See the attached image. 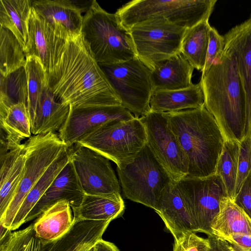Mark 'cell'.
Returning a JSON list of instances; mask_svg holds the SVG:
<instances>
[{"label":"cell","instance_id":"19","mask_svg":"<svg viewBox=\"0 0 251 251\" xmlns=\"http://www.w3.org/2000/svg\"><path fill=\"white\" fill-rule=\"evenodd\" d=\"M157 213L175 241L189 232H198L195 219L188 203L180 192L176 181L163 191L158 201Z\"/></svg>","mask_w":251,"mask_h":251},{"label":"cell","instance_id":"32","mask_svg":"<svg viewBox=\"0 0 251 251\" xmlns=\"http://www.w3.org/2000/svg\"><path fill=\"white\" fill-rule=\"evenodd\" d=\"M26 53L16 37L8 29L0 26V73L6 77L25 66Z\"/></svg>","mask_w":251,"mask_h":251},{"label":"cell","instance_id":"22","mask_svg":"<svg viewBox=\"0 0 251 251\" xmlns=\"http://www.w3.org/2000/svg\"><path fill=\"white\" fill-rule=\"evenodd\" d=\"M151 111L170 113L202 108L204 96L201 82L188 87L173 90L154 91L150 101Z\"/></svg>","mask_w":251,"mask_h":251},{"label":"cell","instance_id":"29","mask_svg":"<svg viewBox=\"0 0 251 251\" xmlns=\"http://www.w3.org/2000/svg\"><path fill=\"white\" fill-rule=\"evenodd\" d=\"M69 160L68 147H67L50 166L27 194L12 222L10 229L15 230L25 223L28 214Z\"/></svg>","mask_w":251,"mask_h":251},{"label":"cell","instance_id":"20","mask_svg":"<svg viewBox=\"0 0 251 251\" xmlns=\"http://www.w3.org/2000/svg\"><path fill=\"white\" fill-rule=\"evenodd\" d=\"M84 195L70 159L28 214L25 223L37 218L60 201H67L74 210L80 206Z\"/></svg>","mask_w":251,"mask_h":251},{"label":"cell","instance_id":"16","mask_svg":"<svg viewBox=\"0 0 251 251\" xmlns=\"http://www.w3.org/2000/svg\"><path fill=\"white\" fill-rule=\"evenodd\" d=\"M224 50L236 62L246 101L245 137L251 136V18L230 30L225 36Z\"/></svg>","mask_w":251,"mask_h":251},{"label":"cell","instance_id":"14","mask_svg":"<svg viewBox=\"0 0 251 251\" xmlns=\"http://www.w3.org/2000/svg\"><path fill=\"white\" fill-rule=\"evenodd\" d=\"M68 151L85 194L122 198L119 181L108 159L76 144L68 148Z\"/></svg>","mask_w":251,"mask_h":251},{"label":"cell","instance_id":"24","mask_svg":"<svg viewBox=\"0 0 251 251\" xmlns=\"http://www.w3.org/2000/svg\"><path fill=\"white\" fill-rule=\"evenodd\" d=\"M71 208L65 200L48 208L33 224L36 235L44 242H49L66 234L75 223Z\"/></svg>","mask_w":251,"mask_h":251},{"label":"cell","instance_id":"43","mask_svg":"<svg viewBox=\"0 0 251 251\" xmlns=\"http://www.w3.org/2000/svg\"><path fill=\"white\" fill-rule=\"evenodd\" d=\"M12 230L0 224V246L6 243L9 240Z\"/></svg>","mask_w":251,"mask_h":251},{"label":"cell","instance_id":"36","mask_svg":"<svg viewBox=\"0 0 251 251\" xmlns=\"http://www.w3.org/2000/svg\"><path fill=\"white\" fill-rule=\"evenodd\" d=\"M251 171V136L245 137L240 142L238 166L235 195L239 192Z\"/></svg>","mask_w":251,"mask_h":251},{"label":"cell","instance_id":"28","mask_svg":"<svg viewBox=\"0 0 251 251\" xmlns=\"http://www.w3.org/2000/svg\"><path fill=\"white\" fill-rule=\"evenodd\" d=\"M122 198L85 194L81 204L73 210L75 221H112L124 212Z\"/></svg>","mask_w":251,"mask_h":251},{"label":"cell","instance_id":"3","mask_svg":"<svg viewBox=\"0 0 251 251\" xmlns=\"http://www.w3.org/2000/svg\"><path fill=\"white\" fill-rule=\"evenodd\" d=\"M167 114L188 158L186 177L203 178L215 174L225 140L213 116L205 106Z\"/></svg>","mask_w":251,"mask_h":251},{"label":"cell","instance_id":"17","mask_svg":"<svg viewBox=\"0 0 251 251\" xmlns=\"http://www.w3.org/2000/svg\"><path fill=\"white\" fill-rule=\"evenodd\" d=\"M29 48L26 55L38 58L47 77L58 63L66 40L59 36L32 7L29 20Z\"/></svg>","mask_w":251,"mask_h":251},{"label":"cell","instance_id":"33","mask_svg":"<svg viewBox=\"0 0 251 251\" xmlns=\"http://www.w3.org/2000/svg\"><path fill=\"white\" fill-rule=\"evenodd\" d=\"M240 142L235 140H225L216 166L215 174L223 180L229 199L235 198Z\"/></svg>","mask_w":251,"mask_h":251},{"label":"cell","instance_id":"6","mask_svg":"<svg viewBox=\"0 0 251 251\" xmlns=\"http://www.w3.org/2000/svg\"><path fill=\"white\" fill-rule=\"evenodd\" d=\"M88 148L122 168L131 163L147 144L139 118L110 122L87 134L76 143Z\"/></svg>","mask_w":251,"mask_h":251},{"label":"cell","instance_id":"30","mask_svg":"<svg viewBox=\"0 0 251 251\" xmlns=\"http://www.w3.org/2000/svg\"><path fill=\"white\" fill-rule=\"evenodd\" d=\"M211 227L213 234L222 238L235 233L251 234V218L227 198L221 202Z\"/></svg>","mask_w":251,"mask_h":251},{"label":"cell","instance_id":"11","mask_svg":"<svg viewBox=\"0 0 251 251\" xmlns=\"http://www.w3.org/2000/svg\"><path fill=\"white\" fill-rule=\"evenodd\" d=\"M110 221H75L60 238L44 242L36 234L33 224L12 232L3 251H86L102 239Z\"/></svg>","mask_w":251,"mask_h":251},{"label":"cell","instance_id":"38","mask_svg":"<svg viewBox=\"0 0 251 251\" xmlns=\"http://www.w3.org/2000/svg\"><path fill=\"white\" fill-rule=\"evenodd\" d=\"M208 246L207 238L189 232L175 241L173 251H206Z\"/></svg>","mask_w":251,"mask_h":251},{"label":"cell","instance_id":"31","mask_svg":"<svg viewBox=\"0 0 251 251\" xmlns=\"http://www.w3.org/2000/svg\"><path fill=\"white\" fill-rule=\"evenodd\" d=\"M208 20L187 28L182 39L180 53L194 68L201 72L206 62L211 28Z\"/></svg>","mask_w":251,"mask_h":251},{"label":"cell","instance_id":"39","mask_svg":"<svg viewBox=\"0 0 251 251\" xmlns=\"http://www.w3.org/2000/svg\"><path fill=\"white\" fill-rule=\"evenodd\" d=\"M233 201L251 218V171Z\"/></svg>","mask_w":251,"mask_h":251},{"label":"cell","instance_id":"7","mask_svg":"<svg viewBox=\"0 0 251 251\" xmlns=\"http://www.w3.org/2000/svg\"><path fill=\"white\" fill-rule=\"evenodd\" d=\"M124 196L134 202L158 210V201L163 190L174 181L147 146L131 163L117 167Z\"/></svg>","mask_w":251,"mask_h":251},{"label":"cell","instance_id":"5","mask_svg":"<svg viewBox=\"0 0 251 251\" xmlns=\"http://www.w3.org/2000/svg\"><path fill=\"white\" fill-rule=\"evenodd\" d=\"M216 0H133L115 13L120 24L129 30L133 25L155 18H164L178 25L191 28L208 20Z\"/></svg>","mask_w":251,"mask_h":251},{"label":"cell","instance_id":"35","mask_svg":"<svg viewBox=\"0 0 251 251\" xmlns=\"http://www.w3.org/2000/svg\"><path fill=\"white\" fill-rule=\"evenodd\" d=\"M27 79L25 67L6 77L0 75V103L9 105L18 102L27 104Z\"/></svg>","mask_w":251,"mask_h":251},{"label":"cell","instance_id":"8","mask_svg":"<svg viewBox=\"0 0 251 251\" xmlns=\"http://www.w3.org/2000/svg\"><path fill=\"white\" fill-rule=\"evenodd\" d=\"M122 105L136 118L151 111L154 92L151 70L137 57L120 63L100 65Z\"/></svg>","mask_w":251,"mask_h":251},{"label":"cell","instance_id":"9","mask_svg":"<svg viewBox=\"0 0 251 251\" xmlns=\"http://www.w3.org/2000/svg\"><path fill=\"white\" fill-rule=\"evenodd\" d=\"M25 144V164L16 193L0 224L10 229L24 200L47 169L68 147L56 132L32 135Z\"/></svg>","mask_w":251,"mask_h":251},{"label":"cell","instance_id":"1","mask_svg":"<svg viewBox=\"0 0 251 251\" xmlns=\"http://www.w3.org/2000/svg\"><path fill=\"white\" fill-rule=\"evenodd\" d=\"M47 81L57 100L71 108L122 105L81 33L66 41Z\"/></svg>","mask_w":251,"mask_h":251},{"label":"cell","instance_id":"12","mask_svg":"<svg viewBox=\"0 0 251 251\" xmlns=\"http://www.w3.org/2000/svg\"><path fill=\"white\" fill-rule=\"evenodd\" d=\"M147 135V145L157 160L176 182L186 177L188 160L174 133L167 113L150 112L139 118Z\"/></svg>","mask_w":251,"mask_h":251},{"label":"cell","instance_id":"21","mask_svg":"<svg viewBox=\"0 0 251 251\" xmlns=\"http://www.w3.org/2000/svg\"><path fill=\"white\" fill-rule=\"evenodd\" d=\"M0 218L12 201L25 164V144L7 145L0 142Z\"/></svg>","mask_w":251,"mask_h":251},{"label":"cell","instance_id":"41","mask_svg":"<svg viewBox=\"0 0 251 251\" xmlns=\"http://www.w3.org/2000/svg\"><path fill=\"white\" fill-rule=\"evenodd\" d=\"M223 238L242 248H251V234L235 233Z\"/></svg>","mask_w":251,"mask_h":251},{"label":"cell","instance_id":"27","mask_svg":"<svg viewBox=\"0 0 251 251\" xmlns=\"http://www.w3.org/2000/svg\"><path fill=\"white\" fill-rule=\"evenodd\" d=\"M31 9V0H0V26L12 32L25 53L29 48V20Z\"/></svg>","mask_w":251,"mask_h":251},{"label":"cell","instance_id":"10","mask_svg":"<svg viewBox=\"0 0 251 251\" xmlns=\"http://www.w3.org/2000/svg\"><path fill=\"white\" fill-rule=\"evenodd\" d=\"M187 29L155 18L139 23L128 31L137 57L152 70L158 63L180 53Z\"/></svg>","mask_w":251,"mask_h":251},{"label":"cell","instance_id":"2","mask_svg":"<svg viewBox=\"0 0 251 251\" xmlns=\"http://www.w3.org/2000/svg\"><path fill=\"white\" fill-rule=\"evenodd\" d=\"M200 82L205 107L215 119L225 140L240 142L245 136L246 101L233 54L224 50L201 74Z\"/></svg>","mask_w":251,"mask_h":251},{"label":"cell","instance_id":"40","mask_svg":"<svg viewBox=\"0 0 251 251\" xmlns=\"http://www.w3.org/2000/svg\"><path fill=\"white\" fill-rule=\"evenodd\" d=\"M208 248L206 251H233L230 243L213 233L207 235Z\"/></svg>","mask_w":251,"mask_h":251},{"label":"cell","instance_id":"15","mask_svg":"<svg viewBox=\"0 0 251 251\" xmlns=\"http://www.w3.org/2000/svg\"><path fill=\"white\" fill-rule=\"evenodd\" d=\"M135 117L123 105L70 107L58 136L68 148L87 134L111 121H128Z\"/></svg>","mask_w":251,"mask_h":251},{"label":"cell","instance_id":"34","mask_svg":"<svg viewBox=\"0 0 251 251\" xmlns=\"http://www.w3.org/2000/svg\"><path fill=\"white\" fill-rule=\"evenodd\" d=\"M27 87V108L31 126L47 83V77L40 61L35 56H26L25 66Z\"/></svg>","mask_w":251,"mask_h":251},{"label":"cell","instance_id":"37","mask_svg":"<svg viewBox=\"0 0 251 251\" xmlns=\"http://www.w3.org/2000/svg\"><path fill=\"white\" fill-rule=\"evenodd\" d=\"M225 46L224 36L221 35L213 27H211L209 32V43L205 64L202 74L206 72L219 58L224 51Z\"/></svg>","mask_w":251,"mask_h":251},{"label":"cell","instance_id":"42","mask_svg":"<svg viewBox=\"0 0 251 251\" xmlns=\"http://www.w3.org/2000/svg\"><path fill=\"white\" fill-rule=\"evenodd\" d=\"M94 251H120L113 243L101 239L93 246Z\"/></svg>","mask_w":251,"mask_h":251},{"label":"cell","instance_id":"26","mask_svg":"<svg viewBox=\"0 0 251 251\" xmlns=\"http://www.w3.org/2000/svg\"><path fill=\"white\" fill-rule=\"evenodd\" d=\"M70 106L57 100L48 81L31 126L32 135L58 131L65 122Z\"/></svg>","mask_w":251,"mask_h":251},{"label":"cell","instance_id":"25","mask_svg":"<svg viewBox=\"0 0 251 251\" xmlns=\"http://www.w3.org/2000/svg\"><path fill=\"white\" fill-rule=\"evenodd\" d=\"M0 139L7 145H17L32 135L27 105L24 102L0 104Z\"/></svg>","mask_w":251,"mask_h":251},{"label":"cell","instance_id":"45","mask_svg":"<svg viewBox=\"0 0 251 251\" xmlns=\"http://www.w3.org/2000/svg\"><path fill=\"white\" fill-rule=\"evenodd\" d=\"M86 251H94V248H93V247L91 248L90 249H88Z\"/></svg>","mask_w":251,"mask_h":251},{"label":"cell","instance_id":"23","mask_svg":"<svg viewBox=\"0 0 251 251\" xmlns=\"http://www.w3.org/2000/svg\"><path fill=\"white\" fill-rule=\"evenodd\" d=\"M194 68L181 53L157 64L151 70V77L156 90H173L191 86Z\"/></svg>","mask_w":251,"mask_h":251},{"label":"cell","instance_id":"46","mask_svg":"<svg viewBox=\"0 0 251 251\" xmlns=\"http://www.w3.org/2000/svg\"></svg>","mask_w":251,"mask_h":251},{"label":"cell","instance_id":"18","mask_svg":"<svg viewBox=\"0 0 251 251\" xmlns=\"http://www.w3.org/2000/svg\"><path fill=\"white\" fill-rule=\"evenodd\" d=\"M32 7L59 36L66 41L81 33L83 16L74 1L33 0Z\"/></svg>","mask_w":251,"mask_h":251},{"label":"cell","instance_id":"13","mask_svg":"<svg viewBox=\"0 0 251 251\" xmlns=\"http://www.w3.org/2000/svg\"><path fill=\"white\" fill-rule=\"evenodd\" d=\"M192 212L198 232L212 234L211 224L221 202L229 198L221 177L215 174L203 178L185 177L176 182Z\"/></svg>","mask_w":251,"mask_h":251},{"label":"cell","instance_id":"4","mask_svg":"<svg viewBox=\"0 0 251 251\" xmlns=\"http://www.w3.org/2000/svg\"><path fill=\"white\" fill-rule=\"evenodd\" d=\"M81 33L100 65L115 64L137 57L128 30L115 14L93 0L83 18Z\"/></svg>","mask_w":251,"mask_h":251},{"label":"cell","instance_id":"44","mask_svg":"<svg viewBox=\"0 0 251 251\" xmlns=\"http://www.w3.org/2000/svg\"><path fill=\"white\" fill-rule=\"evenodd\" d=\"M233 251H251V248H248V249H244L241 248L236 245L231 244Z\"/></svg>","mask_w":251,"mask_h":251}]
</instances>
